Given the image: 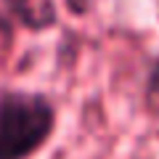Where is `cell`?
I'll list each match as a JSON object with an SVG mask.
<instances>
[{
	"mask_svg": "<svg viewBox=\"0 0 159 159\" xmlns=\"http://www.w3.org/2000/svg\"><path fill=\"white\" fill-rule=\"evenodd\" d=\"M3 8L16 24L32 32H45L58 21L56 0H3Z\"/></svg>",
	"mask_w": 159,
	"mask_h": 159,
	"instance_id": "2",
	"label": "cell"
},
{
	"mask_svg": "<svg viewBox=\"0 0 159 159\" xmlns=\"http://www.w3.org/2000/svg\"><path fill=\"white\" fill-rule=\"evenodd\" d=\"M146 103L148 106H159V56L151 61L148 66V77H146Z\"/></svg>",
	"mask_w": 159,
	"mask_h": 159,
	"instance_id": "3",
	"label": "cell"
},
{
	"mask_svg": "<svg viewBox=\"0 0 159 159\" xmlns=\"http://www.w3.org/2000/svg\"><path fill=\"white\" fill-rule=\"evenodd\" d=\"M56 130V103L37 90L0 88V159H29Z\"/></svg>",
	"mask_w": 159,
	"mask_h": 159,
	"instance_id": "1",
	"label": "cell"
},
{
	"mask_svg": "<svg viewBox=\"0 0 159 159\" xmlns=\"http://www.w3.org/2000/svg\"><path fill=\"white\" fill-rule=\"evenodd\" d=\"M66 6L72 13H77V16H82V13L90 11V0H66Z\"/></svg>",
	"mask_w": 159,
	"mask_h": 159,
	"instance_id": "4",
	"label": "cell"
}]
</instances>
